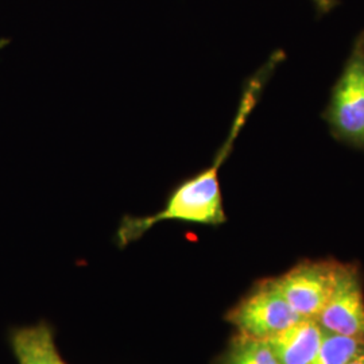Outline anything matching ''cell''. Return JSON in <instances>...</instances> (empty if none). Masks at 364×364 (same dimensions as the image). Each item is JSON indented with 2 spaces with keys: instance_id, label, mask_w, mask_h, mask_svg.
I'll return each instance as SVG.
<instances>
[{
  "instance_id": "6da1fadb",
  "label": "cell",
  "mask_w": 364,
  "mask_h": 364,
  "mask_svg": "<svg viewBox=\"0 0 364 364\" xmlns=\"http://www.w3.org/2000/svg\"><path fill=\"white\" fill-rule=\"evenodd\" d=\"M321 117L338 142L364 153V48L359 39L355 41Z\"/></svg>"
},
{
  "instance_id": "7a4b0ae2",
  "label": "cell",
  "mask_w": 364,
  "mask_h": 364,
  "mask_svg": "<svg viewBox=\"0 0 364 364\" xmlns=\"http://www.w3.org/2000/svg\"><path fill=\"white\" fill-rule=\"evenodd\" d=\"M301 318L275 287L273 278L260 279L247 296L225 314V320L239 333L262 340H270Z\"/></svg>"
},
{
  "instance_id": "3957f363",
  "label": "cell",
  "mask_w": 364,
  "mask_h": 364,
  "mask_svg": "<svg viewBox=\"0 0 364 364\" xmlns=\"http://www.w3.org/2000/svg\"><path fill=\"white\" fill-rule=\"evenodd\" d=\"M335 259H305L273 278L291 309L302 318H316L331 297L338 273Z\"/></svg>"
},
{
  "instance_id": "277c9868",
  "label": "cell",
  "mask_w": 364,
  "mask_h": 364,
  "mask_svg": "<svg viewBox=\"0 0 364 364\" xmlns=\"http://www.w3.org/2000/svg\"><path fill=\"white\" fill-rule=\"evenodd\" d=\"M314 320L326 332L364 340L363 284L356 264L338 262L335 289Z\"/></svg>"
},
{
  "instance_id": "5b68a950",
  "label": "cell",
  "mask_w": 364,
  "mask_h": 364,
  "mask_svg": "<svg viewBox=\"0 0 364 364\" xmlns=\"http://www.w3.org/2000/svg\"><path fill=\"white\" fill-rule=\"evenodd\" d=\"M326 331L314 318H301L270 338L281 364H311L320 350Z\"/></svg>"
},
{
  "instance_id": "8992f818",
  "label": "cell",
  "mask_w": 364,
  "mask_h": 364,
  "mask_svg": "<svg viewBox=\"0 0 364 364\" xmlns=\"http://www.w3.org/2000/svg\"><path fill=\"white\" fill-rule=\"evenodd\" d=\"M9 344L18 364H68L57 350L52 326L45 321L11 328Z\"/></svg>"
},
{
  "instance_id": "52a82bcc",
  "label": "cell",
  "mask_w": 364,
  "mask_h": 364,
  "mask_svg": "<svg viewBox=\"0 0 364 364\" xmlns=\"http://www.w3.org/2000/svg\"><path fill=\"white\" fill-rule=\"evenodd\" d=\"M216 364H281L269 340L239 333L231 338Z\"/></svg>"
},
{
  "instance_id": "ba28073f",
  "label": "cell",
  "mask_w": 364,
  "mask_h": 364,
  "mask_svg": "<svg viewBox=\"0 0 364 364\" xmlns=\"http://www.w3.org/2000/svg\"><path fill=\"white\" fill-rule=\"evenodd\" d=\"M364 350V340L326 332L311 364H348Z\"/></svg>"
},
{
  "instance_id": "9c48e42d",
  "label": "cell",
  "mask_w": 364,
  "mask_h": 364,
  "mask_svg": "<svg viewBox=\"0 0 364 364\" xmlns=\"http://www.w3.org/2000/svg\"><path fill=\"white\" fill-rule=\"evenodd\" d=\"M312 1L316 7V11L320 16L331 13L335 7H338L340 4L338 0H312Z\"/></svg>"
},
{
  "instance_id": "30bf717a",
  "label": "cell",
  "mask_w": 364,
  "mask_h": 364,
  "mask_svg": "<svg viewBox=\"0 0 364 364\" xmlns=\"http://www.w3.org/2000/svg\"><path fill=\"white\" fill-rule=\"evenodd\" d=\"M348 364H364V350L358 356H355Z\"/></svg>"
},
{
  "instance_id": "8fae6325",
  "label": "cell",
  "mask_w": 364,
  "mask_h": 364,
  "mask_svg": "<svg viewBox=\"0 0 364 364\" xmlns=\"http://www.w3.org/2000/svg\"><path fill=\"white\" fill-rule=\"evenodd\" d=\"M358 39H359V42L362 43V46L364 48V31L362 33V36H359V37H358Z\"/></svg>"
}]
</instances>
